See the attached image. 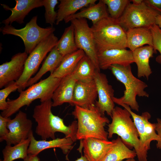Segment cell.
Here are the masks:
<instances>
[{
	"label": "cell",
	"mask_w": 161,
	"mask_h": 161,
	"mask_svg": "<svg viewBox=\"0 0 161 161\" xmlns=\"http://www.w3.org/2000/svg\"><path fill=\"white\" fill-rule=\"evenodd\" d=\"M52 106L51 99L35 106L32 117L37 124L36 133L42 140H47L55 139V133L60 132L64 134L65 137L70 138L74 142L76 141L77 121H73L68 126L65 125L63 119L52 113Z\"/></svg>",
	"instance_id": "cell-1"
},
{
	"label": "cell",
	"mask_w": 161,
	"mask_h": 161,
	"mask_svg": "<svg viewBox=\"0 0 161 161\" xmlns=\"http://www.w3.org/2000/svg\"><path fill=\"white\" fill-rule=\"evenodd\" d=\"M61 78L54 77L51 74L46 78L30 86L20 92L19 96L14 100L7 99L8 107L1 115L10 117L25 106H28L34 100L40 99L41 102L51 99L53 93L59 85Z\"/></svg>",
	"instance_id": "cell-2"
},
{
	"label": "cell",
	"mask_w": 161,
	"mask_h": 161,
	"mask_svg": "<svg viewBox=\"0 0 161 161\" xmlns=\"http://www.w3.org/2000/svg\"><path fill=\"white\" fill-rule=\"evenodd\" d=\"M75 106L72 114L77 120V139L93 137L108 140V132L104 127L109 120L101 115L95 105L88 108Z\"/></svg>",
	"instance_id": "cell-3"
},
{
	"label": "cell",
	"mask_w": 161,
	"mask_h": 161,
	"mask_svg": "<svg viewBox=\"0 0 161 161\" xmlns=\"http://www.w3.org/2000/svg\"><path fill=\"white\" fill-rule=\"evenodd\" d=\"M91 28L97 52L127 48L126 31L117 20L109 16L92 25Z\"/></svg>",
	"instance_id": "cell-4"
},
{
	"label": "cell",
	"mask_w": 161,
	"mask_h": 161,
	"mask_svg": "<svg viewBox=\"0 0 161 161\" xmlns=\"http://www.w3.org/2000/svg\"><path fill=\"white\" fill-rule=\"evenodd\" d=\"M131 115L126 109L115 107L112 113L111 123L108 125V138L114 134L120 138L129 148H134L139 161H142L139 135Z\"/></svg>",
	"instance_id": "cell-5"
},
{
	"label": "cell",
	"mask_w": 161,
	"mask_h": 161,
	"mask_svg": "<svg viewBox=\"0 0 161 161\" xmlns=\"http://www.w3.org/2000/svg\"><path fill=\"white\" fill-rule=\"evenodd\" d=\"M109 69L116 78L124 84L125 88L122 97L119 98L114 97H112L114 103H124L129 106L131 109L138 112L139 106L136 97L137 96L149 97V94L144 91L147 87V85L133 75L130 65L125 66L114 64Z\"/></svg>",
	"instance_id": "cell-6"
},
{
	"label": "cell",
	"mask_w": 161,
	"mask_h": 161,
	"mask_svg": "<svg viewBox=\"0 0 161 161\" xmlns=\"http://www.w3.org/2000/svg\"><path fill=\"white\" fill-rule=\"evenodd\" d=\"M38 16L33 17L25 27L16 29L11 25H6L0 28L3 35H12L20 37L23 40L25 52L30 54L42 41L53 33L55 28L53 26L41 27L37 24Z\"/></svg>",
	"instance_id": "cell-7"
},
{
	"label": "cell",
	"mask_w": 161,
	"mask_h": 161,
	"mask_svg": "<svg viewBox=\"0 0 161 161\" xmlns=\"http://www.w3.org/2000/svg\"><path fill=\"white\" fill-rule=\"evenodd\" d=\"M58 40L57 37L52 33L40 42L29 54L24 64L23 73L16 82L19 92L26 87L28 81L37 71L43 59L56 46Z\"/></svg>",
	"instance_id": "cell-8"
},
{
	"label": "cell",
	"mask_w": 161,
	"mask_h": 161,
	"mask_svg": "<svg viewBox=\"0 0 161 161\" xmlns=\"http://www.w3.org/2000/svg\"><path fill=\"white\" fill-rule=\"evenodd\" d=\"M159 15H161V13L148 6L143 0L138 5L130 3L117 20L126 31L134 28H150L155 24L156 17Z\"/></svg>",
	"instance_id": "cell-9"
},
{
	"label": "cell",
	"mask_w": 161,
	"mask_h": 161,
	"mask_svg": "<svg viewBox=\"0 0 161 161\" xmlns=\"http://www.w3.org/2000/svg\"><path fill=\"white\" fill-rule=\"evenodd\" d=\"M117 104L123 106L130 113L139 135L142 161H148L147 154L150 149L151 142L155 140L158 143L160 141L159 136L156 133V123H151L149 121L151 115L148 112H144L140 115L133 112L127 105L122 103Z\"/></svg>",
	"instance_id": "cell-10"
},
{
	"label": "cell",
	"mask_w": 161,
	"mask_h": 161,
	"mask_svg": "<svg viewBox=\"0 0 161 161\" xmlns=\"http://www.w3.org/2000/svg\"><path fill=\"white\" fill-rule=\"evenodd\" d=\"M74 28L76 43L78 49L83 51L91 60L97 70L100 71L96 43L92 28L85 18L71 21Z\"/></svg>",
	"instance_id": "cell-11"
},
{
	"label": "cell",
	"mask_w": 161,
	"mask_h": 161,
	"mask_svg": "<svg viewBox=\"0 0 161 161\" xmlns=\"http://www.w3.org/2000/svg\"><path fill=\"white\" fill-rule=\"evenodd\" d=\"M32 123L27 118V114L20 111L13 119L7 123L8 134L0 138V142L6 141L7 144L14 145L29 138L33 133Z\"/></svg>",
	"instance_id": "cell-12"
},
{
	"label": "cell",
	"mask_w": 161,
	"mask_h": 161,
	"mask_svg": "<svg viewBox=\"0 0 161 161\" xmlns=\"http://www.w3.org/2000/svg\"><path fill=\"white\" fill-rule=\"evenodd\" d=\"M98 97V100L96 101L95 106L103 116L105 112L112 117V113L115 108L114 103L112 100L114 97V91L112 86L109 84L106 76L105 74L97 70L94 78Z\"/></svg>",
	"instance_id": "cell-13"
},
{
	"label": "cell",
	"mask_w": 161,
	"mask_h": 161,
	"mask_svg": "<svg viewBox=\"0 0 161 161\" xmlns=\"http://www.w3.org/2000/svg\"><path fill=\"white\" fill-rule=\"evenodd\" d=\"M28 56L25 52H19L13 56L10 61L0 65V88L19 79L23 73Z\"/></svg>",
	"instance_id": "cell-14"
},
{
	"label": "cell",
	"mask_w": 161,
	"mask_h": 161,
	"mask_svg": "<svg viewBox=\"0 0 161 161\" xmlns=\"http://www.w3.org/2000/svg\"><path fill=\"white\" fill-rule=\"evenodd\" d=\"M100 68L105 70L112 65H130L134 62L133 52L125 49H113L97 52Z\"/></svg>",
	"instance_id": "cell-15"
},
{
	"label": "cell",
	"mask_w": 161,
	"mask_h": 161,
	"mask_svg": "<svg viewBox=\"0 0 161 161\" xmlns=\"http://www.w3.org/2000/svg\"><path fill=\"white\" fill-rule=\"evenodd\" d=\"M97 96L94 80L89 82L77 81L74 89L72 106L89 108L95 105Z\"/></svg>",
	"instance_id": "cell-16"
},
{
	"label": "cell",
	"mask_w": 161,
	"mask_h": 161,
	"mask_svg": "<svg viewBox=\"0 0 161 161\" xmlns=\"http://www.w3.org/2000/svg\"><path fill=\"white\" fill-rule=\"evenodd\" d=\"M15 1L16 5L13 8L5 4H1L4 9L12 12L8 18L2 21V23L5 25H11L14 21L19 24L24 23V18L32 10L43 6L42 0H16Z\"/></svg>",
	"instance_id": "cell-17"
},
{
	"label": "cell",
	"mask_w": 161,
	"mask_h": 161,
	"mask_svg": "<svg viewBox=\"0 0 161 161\" xmlns=\"http://www.w3.org/2000/svg\"><path fill=\"white\" fill-rule=\"evenodd\" d=\"M30 141L28 149V154L38 155L42 151L49 148H60L64 154H67L72 148L74 142L69 137L58 138L49 140H36L32 133L30 136Z\"/></svg>",
	"instance_id": "cell-18"
},
{
	"label": "cell",
	"mask_w": 161,
	"mask_h": 161,
	"mask_svg": "<svg viewBox=\"0 0 161 161\" xmlns=\"http://www.w3.org/2000/svg\"><path fill=\"white\" fill-rule=\"evenodd\" d=\"M80 147L89 161H100L113 144V142L93 137L81 140Z\"/></svg>",
	"instance_id": "cell-19"
},
{
	"label": "cell",
	"mask_w": 161,
	"mask_h": 161,
	"mask_svg": "<svg viewBox=\"0 0 161 161\" xmlns=\"http://www.w3.org/2000/svg\"><path fill=\"white\" fill-rule=\"evenodd\" d=\"M76 81L71 74L61 78L51 98L52 106H60L64 103H68L72 106L74 89Z\"/></svg>",
	"instance_id": "cell-20"
},
{
	"label": "cell",
	"mask_w": 161,
	"mask_h": 161,
	"mask_svg": "<svg viewBox=\"0 0 161 161\" xmlns=\"http://www.w3.org/2000/svg\"><path fill=\"white\" fill-rule=\"evenodd\" d=\"M109 16L106 6L102 0H100L97 3L90 5L67 18L64 21L67 23L75 19L87 18L91 20L94 25Z\"/></svg>",
	"instance_id": "cell-21"
},
{
	"label": "cell",
	"mask_w": 161,
	"mask_h": 161,
	"mask_svg": "<svg viewBox=\"0 0 161 161\" xmlns=\"http://www.w3.org/2000/svg\"><path fill=\"white\" fill-rule=\"evenodd\" d=\"M127 48L133 51L137 48L148 44L154 47L150 28L139 27L131 28L126 31Z\"/></svg>",
	"instance_id": "cell-22"
},
{
	"label": "cell",
	"mask_w": 161,
	"mask_h": 161,
	"mask_svg": "<svg viewBox=\"0 0 161 161\" xmlns=\"http://www.w3.org/2000/svg\"><path fill=\"white\" fill-rule=\"evenodd\" d=\"M156 51L153 47L147 45L137 48L133 51L134 62L137 67V76L148 79L152 72L149 64V59Z\"/></svg>",
	"instance_id": "cell-23"
},
{
	"label": "cell",
	"mask_w": 161,
	"mask_h": 161,
	"mask_svg": "<svg viewBox=\"0 0 161 161\" xmlns=\"http://www.w3.org/2000/svg\"><path fill=\"white\" fill-rule=\"evenodd\" d=\"M56 24L73 15L80 9L95 4L97 0H60Z\"/></svg>",
	"instance_id": "cell-24"
},
{
	"label": "cell",
	"mask_w": 161,
	"mask_h": 161,
	"mask_svg": "<svg viewBox=\"0 0 161 161\" xmlns=\"http://www.w3.org/2000/svg\"><path fill=\"white\" fill-rule=\"evenodd\" d=\"M112 141L113 144L100 161H122L137 156L135 151L128 148L119 137Z\"/></svg>",
	"instance_id": "cell-25"
},
{
	"label": "cell",
	"mask_w": 161,
	"mask_h": 161,
	"mask_svg": "<svg viewBox=\"0 0 161 161\" xmlns=\"http://www.w3.org/2000/svg\"><path fill=\"white\" fill-rule=\"evenodd\" d=\"M64 57L59 53L55 47L50 51L39 70L28 81L26 87L36 83L46 73L49 71L52 74L61 63Z\"/></svg>",
	"instance_id": "cell-26"
},
{
	"label": "cell",
	"mask_w": 161,
	"mask_h": 161,
	"mask_svg": "<svg viewBox=\"0 0 161 161\" xmlns=\"http://www.w3.org/2000/svg\"><path fill=\"white\" fill-rule=\"evenodd\" d=\"M83 50L76 51L64 56L58 66L51 74L55 78H61L70 75L80 60L85 55Z\"/></svg>",
	"instance_id": "cell-27"
},
{
	"label": "cell",
	"mask_w": 161,
	"mask_h": 161,
	"mask_svg": "<svg viewBox=\"0 0 161 161\" xmlns=\"http://www.w3.org/2000/svg\"><path fill=\"white\" fill-rule=\"evenodd\" d=\"M97 70L94 64L85 55L79 61L71 75L76 81L89 82L94 80Z\"/></svg>",
	"instance_id": "cell-28"
},
{
	"label": "cell",
	"mask_w": 161,
	"mask_h": 161,
	"mask_svg": "<svg viewBox=\"0 0 161 161\" xmlns=\"http://www.w3.org/2000/svg\"><path fill=\"white\" fill-rule=\"evenodd\" d=\"M55 47L63 57L78 49L75 42L74 27L72 24L65 28Z\"/></svg>",
	"instance_id": "cell-29"
},
{
	"label": "cell",
	"mask_w": 161,
	"mask_h": 161,
	"mask_svg": "<svg viewBox=\"0 0 161 161\" xmlns=\"http://www.w3.org/2000/svg\"><path fill=\"white\" fill-rule=\"evenodd\" d=\"M30 141V137L13 146L7 144L2 150L3 159L0 161H13L19 159L24 160L28 155V149Z\"/></svg>",
	"instance_id": "cell-30"
},
{
	"label": "cell",
	"mask_w": 161,
	"mask_h": 161,
	"mask_svg": "<svg viewBox=\"0 0 161 161\" xmlns=\"http://www.w3.org/2000/svg\"><path fill=\"white\" fill-rule=\"evenodd\" d=\"M107 7L109 16L118 20L121 16L128 4L130 3L129 0H102Z\"/></svg>",
	"instance_id": "cell-31"
},
{
	"label": "cell",
	"mask_w": 161,
	"mask_h": 161,
	"mask_svg": "<svg viewBox=\"0 0 161 161\" xmlns=\"http://www.w3.org/2000/svg\"><path fill=\"white\" fill-rule=\"evenodd\" d=\"M43 6L45 10V17L46 23L53 26L56 21L57 13L55 11V7L58 3L57 0H42Z\"/></svg>",
	"instance_id": "cell-32"
},
{
	"label": "cell",
	"mask_w": 161,
	"mask_h": 161,
	"mask_svg": "<svg viewBox=\"0 0 161 161\" xmlns=\"http://www.w3.org/2000/svg\"><path fill=\"white\" fill-rule=\"evenodd\" d=\"M18 87L16 81L8 85L6 87L0 91V110L3 111L7 109L8 104L6 99L8 95L12 92L18 90Z\"/></svg>",
	"instance_id": "cell-33"
},
{
	"label": "cell",
	"mask_w": 161,
	"mask_h": 161,
	"mask_svg": "<svg viewBox=\"0 0 161 161\" xmlns=\"http://www.w3.org/2000/svg\"><path fill=\"white\" fill-rule=\"evenodd\" d=\"M153 40L154 48L158 51L160 55L156 58L157 61L161 63V30L158 26L154 24L150 27Z\"/></svg>",
	"instance_id": "cell-34"
},
{
	"label": "cell",
	"mask_w": 161,
	"mask_h": 161,
	"mask_svg": "<svg viewBox=\"0 0 161 161\" xmlns=\"http://www.w3.org/2000/svg\"><path fill=\"white\" fill-rule=\"evenodd\" d=\"M10 119V117H5L0 115V138L8 134L9 130L7 128V123Z\"/></svg>",
	"instance_id": "cell-35"
},
{
	"label": "cell",
	"mask_w": 161,
	"mask_h": 161,
	"mask_svg": "<svg viewBox=\"0 0 161 161\" xmlns=\"http://www.w3.org/2000/svg\"><path fill=\"white\" fill-rule=\"evenodd\" d=\"M149 6L161 13V0H144Z\"/></svg>",
	"instance_id": "cell-36"
},
{
	"label": "cell",
	"mask_w": 161,
	"mask_h": 161,
	"mask_svg": "<svg viewBox=\"0 0 161 161\" xmlns=\"http://www.w3.org/2000/svg\"><path fill=\"white\" fill-rule=\"evenodd\" d=\"M157 122L156 123V130L160 139V141L159 142L157 143L156 146L157 148L161 149V119L157 118Z\"/></svg>",
	"instance_id": "cell-37"
},
{
	"label": "cell",
	"mask_w": 161,
	"mask_h": 161,
	"mask_svg": "<svg viewBox=\"0 0 161 161\" xmlns=\"http://www.w3.org/2000/svg\"><path fill=\"white\" fill-rule=\"evenodd\" d=\"M23 161H40V160L38 155L28 154L27 157Z\"/></svg>",
	"instance_id": "cell-38"
},
{
	"label": "cell",
	"mask_w": 161,
	"mask_h": 161,
	"mask_svg": "<svg viewBox=\"0 0 161 161\" xmlns=\"http://www.w3.org/2000/svg\"><path fill=\"white\" fill-rule=\"evenodd\" d=\"M155 24L157 25L161 30V15H159L156 17Z\"/></svg>",
	"instance_id": "cell-39"
},
{
	"label": "cell",
	"mask_w": 161,
	"mask_h": 161,
	"mask_svg": "<svg viewBox=\"0 0 161 161\" xmlns=\"http://www.w3.org/2000/svg\"><path fill=\"white\" fill-rule=\"evenodd\" d=\"M131 2H132V4L136 5H140L141 4L143 1V0H130Z\"/></svg>",
	"instance_id": "cell-40"
},
{
	"label": "cell",
	"mask_w": 161,
	"mask_h": 161,
	"mask_svg": "<svg viewBox=\"0 0 161 161\" xmlns=\"http://www.w3.org/2000/svg\"><path fill=\"white\" fill-rule=\"evenodd\" d=\"M75 161H89V160L85 155H82L80 158H78Z\"/></svg>",
	"instance_id": "cell-41"
},
{
	"label": "cell",
	"mask_w": 161,
	"mask_h": 161,
	"mask_svg": "<svg viewBox=\"0 0 161 161\" xmlns=\"http://www.w3.org/2000/svg\"><path fill=\"white\" fill-rule=\"evenodd\" d=\"M125 161H135V160L134 158H130L127 159Z\"/></svg>",
	"instance_id": "cell-42"
}]
</instances>
